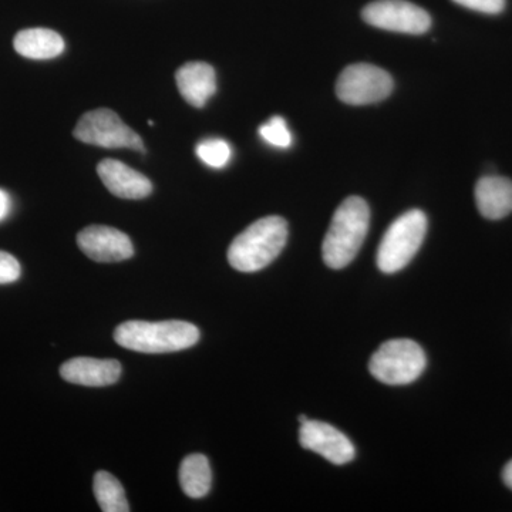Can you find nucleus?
I'll use <instances>...</instances> for the list:
<instances>
[{"label":"nucleus","instance_id":"obj_1","mask_svg":"<svg viewBox=\"0 0 512 512\" xmlns=\"http://www.w3.org/2000/svg\"><path fill=\"white\" fill-rule=\"evenodd\" d=\"M370 210L360 197L339 205L322 245L323 261L332 269L346 268L356 258L369 231Z\"/></svg>","mask_w":512,"mask_h":512},{"label":"nucleus","instance_id":"obj_2","mask_svg":"<svg viewBox=\"0 0 512 512\" xmlns=\"http://www.w3.org/2000/svg\"><path fill=\"white\" fill-rule=\"evenodd\" d=\"M114 339L121 348L134 352L173 353L192 348L200 340V330L192 323L183 320H164V322H144L130 320L121 323L114 332Z\"/></svg>","mask_w":512,"mask_h":512},{"label":"nucleus","instance_id":"obj_3","mask_svg":"<svg viewBox=\"0 0 512 512\" xmlns=\"http://www.w3.org/2000/svg\"><path fill=\"white\" fill-rule=\"evenodd\" d=\"M288 241V224L281 217H265L249 225L232 241L228 261L239 272H256L274 262Z\"/></svg>","mask_w":512,"mask_h":512},{"label":"nucleus","instance_id":"obj_4","mask_svg":"<svg viewBox=\"0 0 512 512\" xmlns=\"http://www.w3.org/2000/svg\"><path fill=\"white\" fill-rule=\"evenodd\" d=\"M427 232L423 211H407L390 225L377 249V266L384 274H396L419 252Z\"/></svg>","mask_w":512,"mask_h":512},{"label":"nucleus","instance_id":"obj_5","mask_svg":"<svg viewBox=\"0 0 512 512\" xmlns=\"http://www.w3.org/2000/svg\"><path fill=\"white\" fill-rule=\"evenodd\" d=\"M426 363V355L419 343L410 339H393L377 349L370 359L369 369L379 382L403 386L419 379Z\"/></svg>","mask_w":512,"mask_h":512},{"label":"nucleus","instance_id":"obj_6","mask_svg":"<svg viewBox=\"0 0 512 512\" xmlns=\"http://www.w3.org/2000/svg\"><path fill=\"white\" fill-rule=\"evenodd\" d=\"M82 143L103 148H128L144 153V143L133 128L124 124L119 114L109 109H97L84 114L73 131Z\"/></svg>","mask_w":512,"mask_h":512},{"label":"nucleus","instance_id":"obj_7","mask_svg":"<svg viewBox=\"0 0 512 512\" xmlns=\"http://www.w3.org/2000/svg\"><path fill=\"white\" fill-rule=\"evenodd\" d=\"M394 82L386 70L373 64H352L340 73L336 94L350 106L379 103L393 92Z\"/></svg>","mask_w":512,"mask_h":512},{"label":"nucleus","instance_id":"obj_8","mask_svg":"<svg viewBox=\"0 0 512 512\" xmlns=\"http://www.w3.org/2000/svg\"><path fill=\"white\" fill-rule=\"evenodd\" d=\"M362 18L375 28L406 35H423L431 26L429 13L406 0H376L363 9Z\"/></svg>","mask_w":512,"mask_h":512},{"label":"nucleus","instance_id":"obj_9","mask_svg":"<svg viewBox=\"0 0 512 512\" xmlns=\"http://www.w3.org/2000/svg\"><path fill=\"white\" fill-rule=\"evenodd\" d=\"M299 441L303 448L318 453L336 466L348 464L355 458V447L348 437L323 421L308 420L301 424Z\"/></svg>","mask_w":512,"mask_h":512},{"label":"nucleus","instance_id":"obj_10","mask_svg":"<svg viewBox=\"0 0 512 512\" xmlns=\"http://www.w3.org/2000/svg\"><path fill=\"white\" fill-rule=\"evenodd\" d=\"M77 245L90 259L103 264L126 261L134 255L131 239L119 229L104 225L84 228L77 235Z\"/></svg>","mask_w":512,"mask_h":512},{"label":"nucleus","instance_id":"obj_11","mask_svg":"<svg viewBox=\"0 0 512 512\" xmlns=\"http://www.w3.org/2000/svg\"><path fill=\"white\" fill-rule=\"evenodd\" d=\"M97 174L107 190L123 200H143L153 191V184L146 175L117 160L101 161Z\"/></svg>","mask_w":512,"mask_h":512},{"label":"nucleus","instance_id":"obj_12","mask_svg":"<svg viewBox=\"0 0 512 512\" xmlns=\"http://www.w3.org/2000/svg\"><path fill=\"white\" fill-rule=\"evenodd\" d=\"M60 376L66 382L80 384V386H110L120 379L121 365L114 359L74 357L60 367Z\"/></svg>","mask_w":512,"mask_h":512},{"label":"nucleus","instance_id":"obj_13","mask_svg":"<svg viewBox=\"0 0 512 512\" xmlns=\"http://www.w3.org/2000/svg\"><path fill=\"white\" fill-rule=\"evenodd\" d=\"M181 96L191 106L202 109L217 92V74L214 67L204 62L184 64L175 74Z\"/></svg>","mask_w":512,"mask_h":512},{"label":"nucleus","instance_id":"obj_14","mask_svg":"<svg viewBox=\"0 0 512 512\" xmlns=\"http://www.w3.org/2000/svg\"><path fill=\"white\" fill-rule=\"evenodd\" d=\"M478 211L487 220H501L512 212V181L488 175L476 185Z\"/></svg>","mask_w":512,"mask_h":512},{"label":"nucleus","instance_id":"obj_15","mask_svg":"<svg viewBox=\"0 0 512 512\" xmlns=\"http://www.w3.org/2000/svg\"><path fill=\"white\" fill-rule=\"evenodd\" d=\"M16 52L26 59L49 60L64 52L63 37L50 29H26L13 40Z\"/></svg>","mask_w":512,"mask_h":512},{"label":"nucleus","instance_id":"obj_16","mask_svg":"<svg viewBox=\"0 0 512 512\" xmlns=\"http://www.w3.org/2000/svg\"><path fill=\"white\" fill-rule=\"evenodd\" d=\"M180 484L191 498H202L210 493L212 470L208 458L202 454L185 457L180 466Z\"/></svg>","mask_w":512,"mask_h":512},{"label":"nucleus","instance_id":"obj_17","mask_svg":"<svg viewBox=\"0 0 512 512\" xmlns=\"http://www.w3.org/2000/svg\"><path fill=\"white\" fill-rule=\"evenodd\" d=\"M94 497L104 512H128L126 493L123 485L107 471H99L93 481Z\"/></svg>","mask_w":512,"mask_h":512},{"label":"nucleus","instance_id":"obj_18","mask_svg":"<svg viewBox=\"0 0 512 512\" xmlns=\"http://www.w3.org/2000/svg\"><path fill=\"white\" fill-rule=\"evenodd\" d=\"M198 158L202 163L212 168H224L231 160V146L221 138L202 140L195 148Z\"/></svg>","mask_w":512,"mask_h":512},{"label":"nucleus","instance_id":"obj_19","mask_svg":"<svg viewBox=\"0 0 512 512\" xmlns=\"http://www.w3.org/2000/svg\"><path fill=\"white\" fill-rule=\"evenodd\" d=\"M259 134L271 146L278 148L291 147L292 134L286 126V121L281 116L272 117L268 123L259 127Z\"/></svg>","mask_w":512,"mask_h":512},{"label":"nucleus","instance_id":"obj_20","mask_svg":"<svg viewBox=\"0 0 512 512\" xmlns=\"http://www.w3.org/2000/svg\"><path fill=\"white\" fill-rule=\"evenodd\" d=\"M22 269L15 256L0 251V285L12 284L18 281Z\"/></svg>","mask_w":512,"mask_h":512},{"label":"nucleus","instance_id":"obj_21","mask_svg":"<svg viewBox=\"0 0 512 512\" xmlns=\"http://www.w3.org/2000/svg\"><path fill=\"white\" fill-rule=\"evenodd\" d=\"M453 2L485 15H498L505 8V0H453Z\"/></svg>","mask_w":512,"mask_h":512},{"label":"nucleus","instance_id":"obj_22","mask_svg":"<svg viewBox=\"0 0 512 512\" xmlns=\"http://www.w3.org/2000/svg\"><path fill=\"white\" fill-rule=\"evenodd\" d=\"M10 205H12V202H10L8 192L0 190V221H3L8 217Z\"/></svg>","mask_w":512,"mask_h":512},{"label":"nucleus","instance_id":"obj_23","mask_svg":"<svg viewBox=\"0 0 512 512\" xmlns=\"http://www.w3.org/2000/svg\"><path fill=\"white\" fill-rule=\"evenodd\" d=\"M503 480L507 487L512 490V460L504 467Z\"/></svg>","mask_w":512,"mask_h":512},{"label":"nucleus","instance_id":"obj_24","mask_svg":"<svg viewBox=\"0 0 512 512\" xmlns=\"http://www.w3.org/2000/svg\"><path fill=\"white\" fill-rule=\"evenodd\" d=\"M308 420H309L308 417L303 416V414L301 417H299V421H301V424L305 423V421H308Z\"/></svg>","mask_w":512,"mask_h":512}]
</instances>
